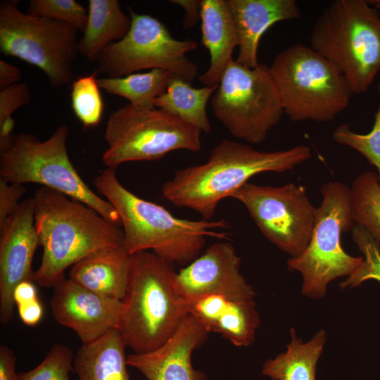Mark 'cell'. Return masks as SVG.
Here are the masks:
<instances>
[{
    "mask_svg": "<svg viewBox=\"0 0 380 380\" xmlns=\"http://www.w3.org/2000/svg\"><path fill=\"white\" fill-rule=\"evenodd\" d=\"M311 158L308 146L260 151L249 144L222 139L203 164L182 168L161 186L163 196L178 208L191 209L210 220L220 202L248 183L253 176L284 173Z\"/></svg>",
    "mask_w": 380,
    "mask_h": 380,
    "instance_id": "cell-1",
    "label": "cell"
},
{
    "mask_svg": "<svg viewBox=\"0 0 380 380\" xmlns=\"http://www.w3.org/2000/svg\"><path fill=\"white\" fill-rule=\"evenodd\" d=\"M97 192L118 214L125 246L130 254L149 251L171 265L186 266L201 253L207 238L229 240L225 219L191 220L174 216L160 205L143 199L125 188L115 170H101L94 179Z\"/></svg>",
    "mask_w": 380,
    "mask_h": 380,
    "instance_id": "cell-2",
    "label": "cell"
},
{
    "mask_svg": "<svg viewBox=\"0 0 380 380\" xmlns=\"http://www.w3.org/2000/svg\"><path fill=\"white\" fill-rule=\"evenodd\" d=\"M34 226L43 253L34 282L54 287L64 271L103 248L125 245L121 227L86 204L42 186L34 194Z\"/></svg>",
    "mask_w": 380,
    "mask_h": 380,
    "instance_id": "cell-3",
    "label": "cell"
},
{
    "mask_svg": "<svg viewBox=\"0 0 380 380\" xmlns=\"http://www.w3.org/2000/svg\"><path fill=\"white\" fill-rule=\"evenodd\" d=\"M172 265L151 251L132 254L118 330L133 353L158 348L189 315L175 283Z\"/></svg>",
    "mask_w": 380,
    "mask_h": 380,
    "instance_id": "cell-4",
    "label": "cell"
},
{
    "mask_svg": "<svg viewBox=\"0 0 380 380\" xmlns=\"http://www.w3.org/2000/svg\"><path fill=\"white\" fill-rule=\"evenodd\" d=\"M310 47L345 76L353 94L366 92L380 72V15L367 0H335L320 14Z\"/></svg>",
    "mask_w": 380,
    "mask_h": 380,
    "instance_id": "cell-5",
    "label": "cell"
},
{
    "mask_svg": "<svg viewBox=\"0 0 380 380\" xmlns=\"http://www.w3.org/2000/svg\"><path fill=\"white\" fill-rule=\"evenodd\" d=\"M68 134V125H62L42 141L27 132L0 141V178L11 183L39 184L62 193L121 227L113 205L88 186L72 165L67 151Z\"/></svg>",
    "mask_w": 380,
    "mask_h": 380,
    "instance_id": "cell-6",
    "label": "cell"
},
{
    "mask_svg": "<svg viewBox=\"0 0 380 380\" xmlns=\"http://www.w3.org/2000/svg\"><path fill=\"white\" fill-rule=\"evenodd\" d=\"M270 70L284 112L293 121L329 122L350 103L353 91L345 76L310 46L288 47Z\"/></svg>",
    "mask_w": 380,
    "mask_h": 380,
    "instance_id": "cell-7",
    "label": "cell"
},
{
    "mask_svg": "<svg viewBox=\"0 0 380 380\" xmlns=\"http://www.w3.org/2000/svg\"><path fill=\"white\" fill-rule=\"evenodd\" d=\"M320 191L322 201L310 242L302 254L287 260L288 269L302 275L303 295L314 299L326 296L331 281L354 275L365 263L362 257L348 254L341 243V234L354 224L350 188L333 181L323 184Z\"/></svg>",
    "mask_w": 380,
    "mask_h": 380,
    "instance_id": "cell-8",
    "label": "cell"
},
{
    "mask_svg": "<svg viewBox=\"0 0 380 380\" xmlns=\"http://www.w3.org/2000/svg\"><path fill=\"white\" fill-rule=\"evenodd\" d=\"M201 131L158 108H140L127 103L113 111L107 122V148L102 162L115 170L131 161H151L168 153L201 149Z\"/></svg>",
    "mask_w": 380,
    "mask_h": 380,
    "instance_id": "cell-9",
    "label": "cell"
},
{
    "mask_svg": "<svg viewBox=\"0 0 380 380\" xmlns=\"http://www.w3.org/2000/svg\"><path fill=\"white\" fill-rule=\"evenodd\" d=\"M18 3H0L1 52L39 68L53 88L68 84L79 54L80 30L64 22L23 13Z\"/></svg>",
    "mask_w": 380,
    "mask_h": 380,
    "instance_id": "cell-10",
    "label": "cell"
},
{
    "mask_svg": "<svg viewBox=\"0 0 380 380\" xmlns=\"http://www.w3.org/2000/svg\"><path fill=\"white\" fill-rule=\"evenodd\" d=\"M215 116L238 139L257 144L284 113L270 66L248 68L232 60L211 99Z\"/></svg>",
    "mask_w": 380,
    "mask_h": 380,
    "instance_id": "cell-11",
    "label": "cell"
},
{
    "mask_svg": "<svg viewBox=\"0 0 380 380\" xmlns=\"http://www.w3.org/2000/svg\"><path fill=\"white\" fill-rule=\"evenodd\" d=\"M131 27L126 36L101 52L97 70L107 77H120L145 69H162L191 83L197 65L186 53L197 48L194 40H178L158 19L129 9Z\"/></svg>",
    "mask_w": 380,
    "mask_h": 380,
    "instance_id": "cell-12",
    "label": "cell"
},
{
    "mask_svg": "<svg viewBox=\"0 0 380 380\" xmlns=\"http://www.w3.org/2000/svg\"><path fill=\"white\" fill-rule=\"evenodd\" d=\"M231 198L241 202L263 236L291 258L305 251L315 227L317 208L304 187L293 183L272 186L248 182Z\"/></svg>",
    "mask_w": 380,
    "mask_h": 380,
    "instance_id": "cell-13",
    "label": "cell"
},
{
    "mask_svg": "<svg viewBox=\"0 0 380 380\" xmlns=\"http://www.w3.org/2000/svg\"><path fill=\"white\" fill-rule=\"evenodd\" d=\"M39 245L34 226V198L20 202L0 228V321L11 320L15 286L23 281L34 282L32 265Z\"/></svg>",
    "mask_w": 380,
    "mask_h": 380,
    "instance_id": "cell-14",
    "label": "cell"
},
{
    "mask_svg": "<svg viewBox=\"0 0 380 380\" xmlns=\"http://www.w3.org/2000/svg\"><path fill=\"white\" fill-rule=\"evenodd\" d=\"M241 259L229 241L213 243L175 274L184 299L222 295L236 300L254 299L255 292L241 274Z\"/></svg>",
    "mask_w": 380,
    "mask_h": 380,
    "instance_id": "cell-15",
    "label": "cell"
},
{
    "mask_svg": "<svg viewBox=\"0 0 380 380\" xmlns=\"http://www.w3.org/2000/svg\"><path fill=\"white\" fill-rule=\"evenodd\" d=\"M122 302L99 296L63 279L53 287L51 300L53 317L72 329L82 344L90 343L118 329Z\"/></svg>",
    "mask_w": 380,
    "mask_h": 380,
    "instance_id": "cell-16",
    "label": "cell"
},
{
    "mask_svg": "<svg viewBox=\"0 0 380 380\" xmlns=\"http://www.w3.org/2000/svg\"><path fill=\"white\" fill-rule=\"evenodd\" d=\"M209 333L189 314L158 348L127 356V365L140 372L147 380H206V374L194 367L191 357L206 341Z\"/></svg>",
    "mask_w": 380,
    "mask_h": 380,
    "instance_id": "cell-17",
    "label": "cell"
},
{
    "mask_svg": "<svg viewBox=\"0 0 380 380\" xmlns=\"http://www.w3.org/2000/svg\"><path fill=\"white\" fill-rule=\"evenodd\" d=\"M184 300L188 313L209 332L220 334L236 346L253 343L260 323L254 299L210 295Z\"/></svg>",
    "mask_w": 380,
    "mask_h": 380,
    "instance_id": "cell-18",
    "label": "cell"
},
{
    "mask_svg": "<svg viewBox=\"0 0 380 380\" xmlns=\"http://www.w3.org/2000/svg\"><path fill=\"white\" fill-rule=\"evenodd\" d=\"M238 36L239 53L236 61L255 68L260 39L274 24L298 19L301 11L295 0H227Z\"/></svg>",
    "mask_w": 380,
    "mask_h": 380,
    "instance_id": "cell-19",
    "label": "cell"
},
{
    "mask_svg": "<svg viewBox=\"0 0 380 380\" xmlns=\"http://www.w3.org/2000/svg\"><path fill=\"white\" fill-rule=\"evenodd\" d=\"M131 258L125 245L103 248L72 265L68 278L99 296L121 301L129 282Z\"/></svg>",
    "mask_w": 380,
    "mask_h": 380,
    "instance_id": "cell-20",
    "label": "cell"
},
{
    "mask_svg": "<svg viewBox=\"0 0 380 380\" xmlns=\"http://www.w3.org/2000/svg\"><path fill=\"white\" fill-rule=\"evenodd\" d=\"M202 43L210 53V65L198 77L205 86L220 83L239 46V36L227 0H201Z\"/></svg>",
    "mask_w": 380,
    "mask_h": 380,
    "instance_id": "cell-21",
    "label": "cell"
},
{
    "mask_svg": "<svg viewBox=\"0 0 380 380\" xmlns=\"http://www.w3.org/2000/svg\"><path fill=\"white\" fill-rule=\"evenodd\" d=\"M125 347L119 331L112 329L82 345L74 358V371L80 380H130Z\"/></svg>",
    "mask_w": 380,
    "mask_h": 380,
    "instance_id": "cell-22",
    "label": "cell"
},
{
    "mask_svg": "<svg viewBox=\"0 0 380 380\" xmlns=\"http://www.w3.org/2000/svg\"><path fill=\"white\" fill-rule=\"evenodd\" d=\"M88 18L77 49L89 62H96L101 52L111 43L123 39L131 27V18L118 0H89Z\"/></svg>",
    "mask_w": 380,
    "mask_h": 380,
    "instance_id": "cell-23",
    "label": "cell"
},
{
    "mask_svg": "<svg viewBox=\"0 0 380 380\" xmlns=\"http://www.w3.org/2000/svg\"><path fill=\"white\" fill-rule=\"evenodd\" d=\"M290 335L286 351L267 360L262 374L272 380H316L317 364L327 341L326 331H318L307 342L297 337L293 328Z\"/></svg>",
    "mask_w": 380,
    "mask_h": 380,
    "instance_id": "cell-24",
    "label": "cell"
},
{
    "mask_svg": "<svg viewBox=\"0 0 380 380\" xmlns=\"http://www.w3.org/2000/svg\"><path fill=\"white\" fill-rule=\"evenodd\" d=\"M217 87L218 84L195 88L180 77L172 74L165 91L155 99L153 105L202 132L210 133L212 127L206 106Z\"/></svg>",
    "mask_w": 380,
    "mask_h": 380,
    "instance_id": "cell-25",
    "label": "cell"
},
{
    "mask_svg": "<svg viewBox=\"0 0 380 380\" xmlns=\"http://www.w3.org/2000/svg\"><path fill=\"white\" fill-rule=\"evenodd\" d=\"M171 75L165 70L153 69L120 77H101L97 82L100 89L127 99L134 107L154 108L153 101L165 91Z\"/></svg>",
    "mask_w": 380,
    "mask_h": 380,
    "instance_id": "cell-26",
    "label": "cell"
},
{
    "mask_svg": "<svg viewBox=\"0 0 380 380\" xmlns=\"http://www.w3.org/2000/svg\"><path fill=\"white\" fill-rule=\"evenodd\" d=\"M350 190L354 223L380 246V184L376 173H361L355 179Z\"/></svg>",
    "mask_w": 380,
    "mask_h": 380,
    "instance_id": "cell-27",
    "label": "cell"
},
{
    "mask_svg": "<svg viewBox=\"0 0 380 380\" xmlns=\"http://www.w3.org/2000/svg\"><path fill=\"white\" fill-rule=\"evenodd\" d=\"M98 70L78 77L71 85L72 109L84 127H96L101 122L104 103L97 82Z\"/></svg>",
    "mask_w": 380,
    "mask_h": 380,
    "instance_id": "cell-28",
    "label": "cell"
},
{
    "mask_svg": "<svg viewBox=\"0 0 380 380\" xmlns=\"http://www.w3.org/2000/svg\"><path fill=\"white\" fill-rule=\"evenodd\" d=\"M378 87L379 105L372 129L360 134L353 131L349 125L342 124L335 128L332 138L336 143L355 149L374 166L380 184V83Z\"/></svg>",
    "mask_w": 380,
    "mask_h": 380,
    "instance_id": "cell-29",
    "label": "cell"
},
{
    "mask_svg": "<svg viewBox=\"0 0 380 380\" xmlns=\"http://www.w3.org/2000/svg\"><path fill=\"white\" fill-rule=\"evenodd\" d=\"M26 13L64 22L83 32L88 10L75 0H31Z\"/></svg>",
    "mask_w": 380,
    "mask_h": 380,
    "instance_id": "cell-30",
    "label": "cell"
},
{
    "mask_svg": "<svg viewBox=\"0 0 380 380\" xmlns=\"http://www.w3.org/2000/svg\"><path fill=\"white\" fill-rule=\"evenodd\" d=\"M73 362L72 349L57 343L49 349L39 365L27 372H19L18 380H70Z\"/></svg>",
    "mask_w": 380,
    "mask_h": 380,
    "instance_id": "cell-31",
    "label": "cell"
},
{
    "mask_svg": "<svg viewBox=\"0 0 380 380\" xmlns=\"http://www.w3.org/2000/svg\"><path fill=\"white\" fill-rule=\"evenodd\" d=\"M32 100V94L26 82H19L0 91V125L12 118L11 115Z\"/></svg>",
    "mask_w": 380,
    "mask_h": 380,
    "instance_id": "cell-32",
    "label": "cell"
},
{
    "mask_svg": "<svg viewBox=\"0 0 380 380\" xmlns=\"http://www.w3.org/2000/svg\"><path fill=\"white\" fill-rule=\"evenodd\" d=\"M23 184L11 183L0 178V228L17 210L19 200L25 194Z\"/></svg>",
    "mask_w": 380,
    "mask_h": 380,
    "instance_id": "cell-33",
    "label": "cell"
},
{
    "mask_svg": "<svg viewBox=\"0 0 380 380\" xmlns=\"http://www.w3.org/2000/svg\"><path fill=\"white\" fill-rule=\"evenodd\" d=\"M16 306L21 321L27 326H36L43 317V307L39 298Z\"/></svg>",
    "mask_w": 380,
    "mask_h": 380,
    "instance_id": "cell-34",
    "label": "cell"
},
{
    "mask_svg": "<svg viewBox=\"0 0 380 380\" xmlns=\"http://www.w3.org/2000/svg\"><path fill=\"white\" fill-rule=\"evenodd\" d=\"M16 358L12 350L6 346H0V380H18L15 370Z\"/></svg>",
    "mask_w": 380,
    "mask_h": 380,
    "instance_id": "cell-35",
    "label": "cell"
},
{
    "mask_svg": "<svg viewBox=\"0 0 380 380\" xmlns=\"http://www.w3.org/2000/svg\"><path fill=\"white\" fill-rule=\"evenodd\" d=\"M172 4L180 6L184 11L183 27L190 29L194 27L201 19V1L199 0H172Z\"/></svg>",
    "mask_w": 380,
    "mask_h": 380,
    "instance_id": "cell-36",
    "label": "cell"
},
{
    "mask_svg": "<svg viewBox=\"0 0 380 380\" xmlns=\"http://www.w3.org/2000/svg\"><path fill=\"white\" fill-rule=\"evenodd\" d=\"M22 78L20 70L11 63L0 60V89H4L8 87L20 82Z\"/></svg>",
    "mask_w": 380,
    "mask_h": 380,
    "instance_id": "cell-37",
    "label": "cell"
},
{
    "mask_svg": "<svg viewBox=\"0 0 380 380\" xmlns=\"http://www.w3.org/2000/svg\"><path fill=\"white\" fill-rule=\"evenodd\" d=\"M13 298L15 305L38 299L34 281H23L18 284L13 291Z\"/></svg>",
    "mask_w": 380,
    "mask_h": 380,
    "instance_id": "cell-38",
    "label": "cell"
},
{
    "mask_svg": "<svg viewBox=\"0 0 380 380\" xmlns=\"http://www.w3.org/2000/svg\"><path fill=\"white\" fill-rule=\"evenodd\" d=\"M370 5L377 10H380V0H367Z\"/></svg>",
    "mask_w": 380,
    "mask_h": 380,
    "instance_id": "cell-39",
    "label": "cell"
},
{
    "mask_svg": "<svg viewBox=\"0 0 380 380\" xmlns=\"http://www.w3.org/2000/svg\"><path fill=\"white\" fill-rule=\"evenodd\" d=\"M372 279H375L380 282V268L375 272V274L373 275Z\"/></svg>",
    "mask_w": 380,
    "mask_h": 380,
    "instance_id": "cell-40",
    "label": "cell"
}]
</instances>
